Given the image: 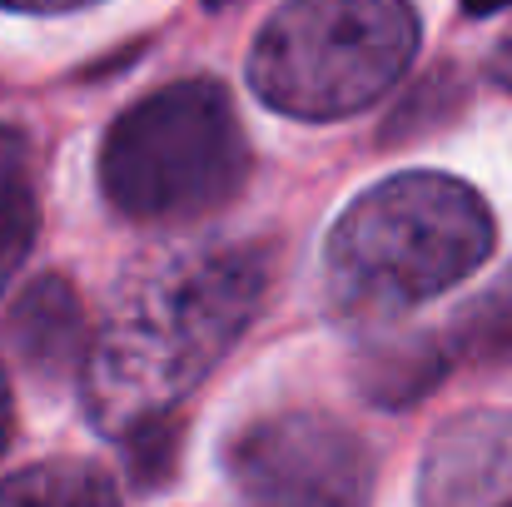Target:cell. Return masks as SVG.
<instances>
[{
  "label": "cell",
  "mask_w": 512,
  "mask_h": 507,
  "mask_svg": "<svg viewBox=\"0 0 512 507\" xmlns=\"http://www.w3.org/2000/svg\"><path fill=\"white\" fill-rule=\"evenodd\" d=\"M269 289L259 249H189L140 274L90 334L85 408L100 433H155L254 324Z\"/></svg>",
  "instance_id": "obj_1"
},
{
  "label": "cell",
  "mask_w": 512,
  "mask_h": 507,
  "mask_svg": "<svg viewBox=\"0 0 512 507\" xmlns=\"http://www.w3.org/2000/svg\"><path fill=\"white\" fill-rule=\"evenodd\" d=\"M493 254V209L453 174H393L329 229L324 279L348 319H393L463 284Z\"/></svg>",
  "instance_id": "obj_2"
},
{
  "label": "cell",
  "mask_w": 512,
  "mask_h": 507,
  "mask_svg": "<svg viewBox=\"0 0 512 507\" xmlns=\"http://www.w3.org/2000/svg\"><path fill=\"white\" fill-rule=\"evenodd\" d=\"M413 55V0H289L254 35L249 85L279 115L348 120L378 105Z\"/></svg>",
  "instance_id": "obj_3"
},
{
  "label": "cell",
  "mask_w": 512,
  "mask_h": 507,
  "mask_svg": "<svg viewBox=\"0 0 512 507\" xmlns=\"http://www.w3.org/2000/svg\"><path fill=\"white\" fill-rule=\"evenodd\" d=\"M249 140L219 80H179L130 105L100 145L105 199L140 224H189L234 199Z\"/></svg>",
  "instance_id": "obj_4"
},
{
  "label": "cell",
  "mask_w": 512,
  "mask_h": 507,
  "mask_svg": "<svg viewBox=\"0 0 512 507\" xmlns=\"http://www.w3.org/2000/svg\"><path fill=\"white\" fill-rule=\"evenodd\" d=\"M229 507H368V453L324 413H269L224 448Z\"/></svg>",
  "instance_id": "obj_5"
},
{
  "label": "cell",
  "mask_w": 512,
  "mask_h": 507,
  "mask_svg": "<svg viewBox=\"0 0 512 507\" xmlns=\"http://www.w3.org/2000/svg\"><path fill=\"white\" fill-rule=\"evenodd\" d=\"M418 507H512V413L443 423L418 468Z\"/></svg>",
  "instance_id": "obj_6"
},
{
  "label": "cell",
  "mask_w": 512,
  "mask_h": 507,
  "mask_svg": "<svg viewBox=\"0 0 512 507\" xmlns=\"http://www.w3.org/2000/svg\"><path fill=\"white\" fill-rule=\"evenodd\" d=\"M10 343L40 373L85 368L90 334H85L80 304H75V294H70L65 279H40V284L25 289V299L10 314Z\"/></svg>",
  "instance_id": "obj_7"
},
{
  "label": "cell",
  "mask_w": 512,
  "mask_h": 507,
  "mask_svg": "<svg viewBox=\"0 0 512 507\" xmlns=\"http://www.w3.org/2000/svg\"><path fill=\"white\" fill-rule=\"evenodd\" d=\"M35 169L30 145L15 130H0V294L20 274L35 244Z\"/></svg>",
  "instance_id": "obj_8"
},
{
  "label": "cell",
  "mask_w": 512,
  "mask_h": 507,
  "mask_svg": "<svg viewBox=\"0 0 512 507\" xmlns=\"http://www.w3.org/2000/svg\"><path fill=\"white\" fill-rule=\"evenodd\" d=\"M0 507H120V493L90 463H40L0 483Z\"/></svg>",
  "instance_id": "obj_9"
},
{
  "label": "cell",
  "mask_w": 512,
  "mask_h": 507,
  "mask_svg": "<svg viewBox=\"0 0 512 507\" xmlns=\"http://www.w3.org/2000/svg\"><path fill=\"white\" fill-rule=\"evenodd\" d=\"M443 368H448L443 348H433V343H398V348H383V353L368 358L363 383H368V393L378 403H413V398H423L443 378Z\"/></svg>",
  "instance_id": "obj_10"
},
{
  "label": "cell",
  "mask_w": 512,
  "mask_h": 507,
  "mask_svg": "<svg viewBox=\"0 0 512 507\" xmlns=\"http://www.w3.org/2000/svg\"><path fill=\"white\" fill-rule=\"evenodd\" d=\"M453 353H463V358H488V363L512 358V269L488 294H478V299L458 314V324H453Z\"/></svg>",
  "instance_id": "obj_11"
},
{
  "label": "cell",
  "mask_w": 512,
  "mask_h": 507,
  "mask_svg": "<svg viewBox=\"0 0 512 507\" xmlns=\"http://www.w3.org/2000/svg\"><path fill=\"white\" fill-rule=\"evenodd\" d=\"M5 10L20 15H65V10H85V5H105V0H0Z\"/></svg>",
  "instance_id": "obj_12"
},
{
  "label": "cell",
  "mask_w": 512,
  "mask_h": 507,
  "mask_svg": "<svg viewBox=\"0 0 512 507\" xmlns=\"http://www.w3.org/2000/svg\"><path fill=\"white\" fill-rule=\"evenodd\" d=\"M488 75H493L503 90H512V30L503 35V45L493 50V60H488Z\"/></svg>",
  "instance_id": "obj_13"
},
{
  "label": "cell",
  "mask_w": 512,
  "mask_h": 507,
  "mask_svg": "<svg viewBox=\"0 0 512 507\" xmlns=\"http://www.w3.org/2000/svg\"><path fill=\"white\" fill-rule=\"evenodd\" d=\"M10 433H15V403H10V383H5V368H0V453L10 448Z\"/></svg>",
  "instance_id": "obj_14"
},
{
  "label": "cell",
  "mask_w": 512,
  "mask_h": 507,
  "mask_svg": "<svg viewBox=\"0 0 512 507\" xmlns=\"http://www.w3.org/2000/svg\"><path fill=\"white\" fill-rule=\"evenodd\" d=\"M503 5H512V0H463L468 15H493V10H503Z\"/></svg>",
  "instance_id": "obj_15"
},
{
  "label": "cell",
  "mask_w": 512,
  "mask_h": 507,
  "mask_svg": "<svg viewBox=\"0 0 512 507\" xmlns=\"http://www.w3.org/2000/svg\"><path fill=\"white\" fill-rule=\"evenodd\" d=\"M204 5H209V10H224V5H234V0H204Z\"/></svg>",
  "instance_id": "obj_16"
}]
</instances>
